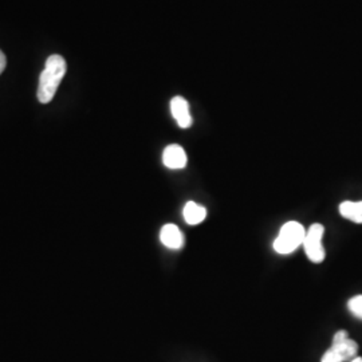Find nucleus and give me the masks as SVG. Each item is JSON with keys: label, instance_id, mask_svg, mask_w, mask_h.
I'll list each match as a JSON object with an SVG mask.
<instances>
[{"label": "nucleus", "instance_id": "7ed1b4c3", "mask_svg": "<svg viewBox=\"0 0 362 362\" xmlns=\"http://www.w3.org/2000/svg\"><path fill=\"white\" fill-rule=\"evenodd\" d=\"M306 230L300 223L288 221L284 224L278 238L274 240V250L281 255H288L303 245Z\"/></svg>", "mask_w": 362, "mask_h": 362}, {"label": "nucleus", "instance_id": "20e7f679", "mask_svg": "<svg viewBox=\"0 0 362 362\" xmlns=\"http://www.w3.org/2000/svg\"><path fill=\"white\" fill-rule=\"evenodd\" d=\"M325 236V227L320 223L311 224L310 228L306 231L305 240H303V248L308 255V258L311 263L320 264L324 262L326 258V251H325L322 239Z\"/></svg>", "mask_w": 362, "mask_h": 362}, {"label": "nucleus", "instance_id": "0eeeda50", "mask_svg": "<svg viewBox=\"0 0 362 362\" xmlns=\"http://www.w3.org/2000/svg\"><path fill=\"white\" fill-rule=\"evenodd\" d=\"M160 240L170 250H180L185 245V238L175 224H165L160 231Z\"/></svg>", "mask_w": 362, "mask_h": 362}, {"label": "nucleus", "instance_id": "9d476101", "mask_svg": "<svg viewBox=\"0 0 362 362\" xmlns=\"http://www.w3.org/2000/svg\"><path fill=\"white\" fill-rule=\"evenodd\" d=\"M348 309L356 318L362 321V296L350 298L349 302H348Z\"/></svg>", "mask_w": 362, "mask_h": 362}, {"label": "nucleus", "instance_id": "6e6552de", "mask_svg": "<svg viewBox=\"0 0 362 362\" xmlns=\"http://www.w3.org/2000/svg\"><path fill=\"white\" fill-rule=\"evenodd\" d=\"M182 216L187 224L197 226L207 218V209L194 202H188L182 209Z\"/></svg>", "mask_w": 362, "mask_h": 362}, {"label": "nucleus", "instance_id": "f03ea898", "mask_svg": "<svg viewBox=\"0 0 362 362\" xmlns=\"http://www.w3.org/2000/svg\"><path fill=\"white\" fill-rule=\"evenodd\" d=\"M358 354V344L350 339L346 330H338L333 336L332 346L326 350L321 362H350Z\"/></svg>", "mask_w": 362, "mask_h": 362}, {"label": "nucleus", "instance_id": "f8f14e48", "mask_svg": "<svg viewBox=\"0 0 362 362\" xmlns=\"http://www.w3.org/2000/svg\"><path fill=\"white\" fill-rule=\"evenodd\" d=\"M350 362H362V358L361 357H356L354 360H351Z\"/></svg>", "mask_w": 362, "mask_h": 362}, {"label": "nucleus", "instance_id": "f257e3e1", "mask_svg": "<svg viewBox=\"0 0 362 362\" xmlns=\"http://www.w3.org/2000/svg\"><path fill=\"white\" fill-rule=\"evenodd\" d=\"M64 57L54 54L46 61V67L39 78L38 100L40 104H49L66 74Z\"/></svg>", "mask_w": 362, "mask_h": 362}, {"label": "nucleus", "instance_id": "1a4fd4ad", "mask_svg": "<svg viewBox=\"0 0 362 362\" xmlns=\"http://www.w3.org/2000/svg\"><path fill=\"white\" fill-rule=\"evenodd\" d=\"M339 214L344 219L362 224V202H342L339 204Z\"/></svg>", "mask_w": 362, "mask_h": 362}, {"label": "nucleus", "instance_id": "39448f33", "mask_svg": "<svg viewBox=\"0 0 362 362\" xmlns=\"http://www.w3.org/2000/svg\"><path fill=\"white\" fill-rule=\"evenodd\" d=\"M170 112H172V116L175 117V119L177 121V125L182 129H187L192 125V117L189 113V105L187 103V100H184L182 97L172 98Z\"/></svg>", "mask_w": 362, "mask_h": 362}, {"label": "nucleus", "instance_id": "423d86ee", "mask_svg": "<svg viewBox=\"0 0 362 362\" xmlns=\"http://www.w3.org/2000/svg\"><path fill=\"white\" fill-rule=\"evenodd\" d=\"M187 153L180 145H168L163 153V163L169 169H182L187 167Z\"/></svg>", "mask_w": 362, "mask_h": 362}, {"label": "nucleus", "instance_id": "9b49d317", "mask_svg": "<svg viewBox=\"0 0 362 362\" xmlns=\"http://www.w3.org/2000/svg\"><path fill=\"white\" fill-rule=\"evenodd\" d=\"M6 66H7V59H6V55H4L3 52L0 50V74L4 71Z\"/></svg>", "mask_w": 362, "mask_h": 362}]
</instances>
